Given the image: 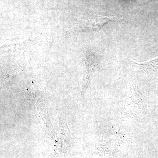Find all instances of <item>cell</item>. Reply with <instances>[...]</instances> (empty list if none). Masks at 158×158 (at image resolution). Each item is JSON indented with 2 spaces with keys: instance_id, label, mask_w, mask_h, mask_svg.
Wrapping results in <instances>:
<instances>
[{
  "instance_id": "cell-3",
  "label": "cell",
  "mask_w": 158,
  "mask_h": 158,
  "mask_svg": "<svg viewBox=\"0 0 158 158\" xmlns=\"http://www.w3.org/2000/svg\"><path fill=\"white\" fill-rule=\"evenodd\" d=\"M132 1H135L138 3H145L149 2L150 0H132Z\"/></svg>"
},
{
  "instance_id": "cell-1",
  "label": "cell",
  "mask_w": 158,
  "mask_h": 158,
  "mask_svg": "<svg viewBox=\"0 0 158 158\" xmlns=\"http://www.w3.org/2000/svg\"><path fill=\"white\" fill-rule=\"evenodd\" d=\"M122 18H118L115 16H104L98 15L89 18L88 19L83 20L77 28L82 31H96L100 30L105 25V24L111 21H120L122 20Z\"/></svg>"
},
{
  "instance_id": "cell-2",
  "label": "cell",
  "mask_w": 158,
  "mask_h": 158,
  "mask_svg": "<svg viewBox=\"0 0 158 158\" xmlns=\"http://www.w3.org/2000/svg\"><path fill=\"white\" fill-rule=\"evenodd\" d=\"M133 64L145 71L148 75L154 76L158 73V57L143 62H135L130 60Z\"/></svg>"
}]
</instances>
